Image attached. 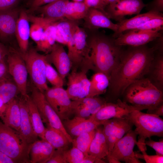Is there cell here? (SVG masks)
<instances>
[{"mask_svg": "<svg viewBox=\"0 0 163 163\" xmlns=\"http://www.w3.org/2000/svg\"><path fill=\"white\" fill-rule=\"evenodd\" d=\"M157 49L145 45L123 50L119 61L109 77L107 100L115 102L127 87L147 75Z\"/></svg>", "mask_w": 163, "mask_h": 163, "instance_id": "cell-1", "label": "cell"}, {"mask_svg": "<svg viewBox=\"0 0 163 163\" xmlns=\"http://www.w3.org/2000/svg\"><path fill=\"white\" fill-rule=\"evenodd\" d=\"M85 29L87 35L92 70L95 72H102L109 78L119 61L123 50L122 46L115 44V38L112 36L106 35L98 30Z\"/></svg>", "mask_w": 163, "mask_h": 163, "instance_id": "cell-2", "label": "cell"}, {"mask_svg": "<svg viewBox=\"0 0 163 163\" xmlns=\"http://www.w3.org/2000/svg\"><path fill=\"white\" fill-rule=\"evenodd\" d=\"M122 96L123 101L142 110L153 109L163 103V92L144 77L129 85Z\"/></svg>", "mask_w": 163, "mask_h": 163, "instance_id": "cell-3", "label": "cell"}, {"mask_svg": "<svg viewBox=\"0 0 163 163\" xmlns=\"http://www.w3.org/2000/svg\"><path fill=\"white\" fill-rule=\"evenodd\" d=\"M125 118L129 119L136 127L139 135L136 145L142 154L146 153V139L153 136H163V120L159 116L135 110Z\"/></svg>", "mask_w": 163, "mask_h": 163, "instance_id": "cell-4", "label": "cell"}, {"mask_svg": "<svg viewBox=\"0 0 163 163\" xmlns=\"http://www.w3.org/2000/svg\"><path fill=\"white\" fill-rule=\"evenodd\" d=\"M87 36L85 29L78 26L67 46V53L71 64V71H80L87 73L89 70L92 69Z\"/></svg>", "mask_w": 163, "mask_h": 163, "instance_id": "cell-5", "label": "cell"}, {"mask_svg": "<svg viewBox=\"0 0 163 163\" xmlns=\"http://www.w3.org/2000/svg\"><path fill=\"white\" fill-rule=\"evenodd\" d=\"M30 147L23 142L16 131L0 121V151L15 163H29Z\"/></svg>", "mask_w": 163, "mask_h": 163, "instance_id": "cell-6", "label": "cell"}, {"mask_svg": "<svg viewBox=\"0 0 163 163\" xmlns=\"http://www.w3.org/2000/svg\"><path fill=\"white\" fill-rule=\"evenodd\" d=\"M20 53L25 62L32 84L43 93L49 88L46 77V55L40 54L34 49Z\"/></svg>", "mask_w": 163, "mask_h": 163, "instance_id": "cell-7", "label": "cell"}, {"mask_svg": "<svg viewBox=\"0 0 163 163\" xmlns=\"http://www.w3.org/2000/svg\"><path fill=\"white\" fill-rule=\"evenodd\" d=\"M137 135L135 130L132 129L117 141L107 157L109 162L120 163L122 161L126 163H142L136 157L133 151L137 143Z\"/></svg>", "mask_w": 163, "mask_h": 163, "instance_id": "cell-8", "label": "cell"}, {"mask_svg": "<svg viewBox=\"0 0 163 163\" xmlns=\"http://www.w3.org/2000/svg\"><path fill=\"white\" fill-rule=\"evenodd\" d=\"M31 92L30 96L37 108L43 122L61 131L71 143L72 138L66 131L62 120L46 101L43 93L32 84Z\"/></svg>", "mask_w": 163, "mask_h": 163, "instance_id": "cell-9", "label": "cell"}, {"mask_svg": "<svg viewBox=\"0 0 163 163\" xmlns=\"http://www.w3.org/2000/svg\"><path fill=\"white\" fill-rule=\"evenodd\" d=\"M6 57L9 73L21 95L26 97L28 73L25 61L20 52L13 49L9 50Z\"/></svg>", "mask_w": 163, "mask_h": 163, "instance_id": "cell-10", "label": "cell"}, {"mask_svg": "<svg viewBox=\"0 0 163 163\" xmlns=\"http://www.w3.org/2000/svg\"><path fill=\"white\" fill-rule=\"evenodd\" d=\"M48 103L62 120L73 114L72 100L63 87L53 86L43 93Z\"/></svg>", "mask_w": 163, "mask_h": 163, "instance_id": "cell-11", "label": "cell"}, {"mask_svg": "<svg viewBox=\"0 0 163 163\" xmlns=\"http://www.w3.org/2000/svg\"><path fill=\"white\" fill-rule=\"evenodd\" d=\"M145 6L142 0H117L107 5L104 11L110 19L119 22L126 16L139 14Z\"/></svg>", "mask_w": 163, "mask_h": 163, "instance_id": "cell-12", "label": "cell"}, {"mask_svg": "<svg viewBox=\"0 0 163 163\" xmlns=\"http://www.w3.org/2000/svg\"><path fill=\"white\" fill-rule=\"evenodd\" d=\"M135 110H142L140 108L118 98L115 102L106 101L97 112L91 115L90 118L97 121L113 118H125Z\"/></svg>", "mask_w": 163, "mask_h": 163, "instance_id": "cell-13", "label": "cell"}, {"mask_svg": "<svg viewBox=\"0 0 163 163\" xmlns=\"http://www.w3.org/2000/svg\"><path fill=\"white\" fill-rule=\"evenodd\" d=\"M87 73L82 71H71L68 75L66 91L72 100L87 97L88 94L90 81Z\"/></svg>", "mask_w": 163, "mask_h": 163, "instance_id": "cell-14", "label": "cell"}, {"mask_svg": "<svg viewBox=\"0 0 163 163\" xmlns=\"http://www.w3.org/2000/svg\"><path fill=\"white\" fill-rule=\"evenodd\" d=\"M161 31H147L125 32L114 39L115 44L123 46H139L153 41L162 36Z\"/></svg>", "mask_w": 163, "mask_h": 163, "instance_id": "cell-15", "label": "cell"}, {"mask_svg": "<svg viewBox=\"0 0 163 163\" xmlns=\"http://www.w3.org/2000/svg\"><path fill=\"white\" fill-rule=\"evenodd\" d=\"M21 96L18 99L21 118L19 129L17 132L23 142L31 146L38 140V136L35 134L32 126L26 97Z\"/></svg>", "mask_w": 163, "mask_h": 163, "instance_id": "cell-16", "label": "cell"}, {"mask_svg": "<svg viewBox=\"0 0 163 163\" xmlns=\"http://www.w3.org/2000/svg\"><path fill=\"white\" fill-rule=\"evenodd\" d=\"M46 56L48 62L54 66L59 75L65 80L71 70V64L63 45L56 43Z\"/></svg>", "mask_w": 163, "mask_h": 163, "instance_id": "cell-17", "label": "cell"}, {"mask_svg": "<svg viewBox=\"0 0 163 163\" xmlns=\"http://www.w3.org/2000/svg\"><path fill=\"white\" fill-rule=\"evenodd\" d=\"M20 12L14 7L0 11V41H8L15 35Z\"/></svg>", "mask_w": 163, "mask_h": 163, "instance_id": "cell-18", "label": "cell"}, {"mask_svg": "<svg viewBox=\"0 0 163 163\" xmlns=\"http://www.w3.org/2000/svg\"><path fill=\"white\" fill-rule=\"evenodd\" d=\"M83 26L85 29L93 30L99 28L109 29L115 33L118 25L112 22L102 11L94 8H89L85 17L83 19Z\"/></svg>", "mask_w": 163, "mask_h": 163, "instance_id": "cell-19", "label": "cell"}, {"mask_svg": "<svg viewBox=\"0 0 163 163\" xmlns=\"http://www.w3.org/2000/svg\"><path fill=\"white\" fill-rule=\"evenodd\" d=\"M104 121H97L90 118L85 119L75 116L72 119L63 120L62 122L69 134L72 137H76L82 133L95 129L102 125Z\"/></svg>", "mask_w": 163, "mask_h": 163, "instance_id": "cell-20", "label": "cell"}, {"mask_svg": "<svg viewBox=\"0 0 163 163\" xmlns=\"http://www.w3.org/2000/svg\"><path fill=\"white\" fill-rule=\"evenodd\" d=\"M162 16V13L149 11L145 13L138 14L129 19H125L117 24L118 25L117 30L112 36L116 38L120 34L134 29L150 19Z\"/></svg>", "mask_w": 163, "mask_h": 163, "instance_id": "cell-21", "label": "cell"}, {"mask_svg": "<svg viewBox=\"0 0 163 163\" xmlns=\"http://www.w3.org/2000/svg\"><path fill=\"white\" fill-rule=\"evenodd\" d=\"M55 149L45 140H37L31 145L30 151L31 163H47Z\"/></svg>", "mask_w": 163, "mask_h": 163, "instance_id": "cell-22", "label": "cell"}, {"mask_svg": "<svg viewBox=\"0 0 163 163\" xmlns=\"http://www.w3.org/2000/svg\"><path fill=\"white\" fill-rule=\"evenodd\" d=\"M28 14L26 11H20L18 19L15 35L21 51L24 53L28 50L30 37V27Z\"/></svg>", "mask_w": 163, "mask_h": 163, "instance_id": "cell-23", "label": "cell"}, {"mask_svg": "<svg viewBox=\"0 0 163 163\" xmlns=\"http://www.w3.org/2000/svg\"><path fill=\"white\" fill-rule=\"evenodd\" d=\"M78 23V21L66 18L57 21L56 24V42L67 46L79 26Z\"/></svg>", "mask_w": 163, "mask_h": 163, "instance_id": "cell-24", "label": "cell"}, {"mask_svg": "<svg viewBox=\"0 0 163 163\" xmlns=\"http://www.w3.org/2000/svg\"><path fill=\"white\" fill-rule=\"evenodd\" d=\"M68 1L69 0H56L33 11L38 12L42 15L41 17L58 21L65 18L66 8Z\"/></svg>", "mask_w": 163, "mask_h": 163, "instance_id": "cell-25", "label": "cell"}, {"mask_svg": "<svg viewBox=\"0 0 163 163\" xmlns=\"http://www.w3.org/2000/svg\"><path fill=\"white\" fill-rule=\"evenodd\" d=\"M109 148L103 132L102 125L96 129L95 135L91 143L88 154L101 159L107 157L109 154Z\"/></svg>", "mask_w": 163, "mask_h": 163, "instance_id": "cell-26", "label": "cell"}, {"mask_svg": "<svg viewBox=\"0 0 163 163\" xmlns=\"http://www.w3.org/2000/svg\"><path fill=\"white\" fill-rule=\"evenodd\" d=\"M21 118L18 100L15 97L7 104L5 113L1 118L4 124L18 132L20 128Z\"/></svg>", "mask_w": 163, "mask_h": 163, "instance_id": "cell-27", "label": "cell"}, {"mask_svg": "<svg viewBox=\"0 0 163 163\" xmlns=\"http://www.w3.org/2000/svg\"><path fill=\"white\" fill-rule=\"evenodd\" d=\"M147 75L149 76L147 78L152 83L163 92V57L162 53L155 56Z\"/></svg>", "mask_w": 163, "mask_h": 163, "instance_id": "cell-28", "label": "cell"}, {"mask_svg": "<svg viewBox=\"0 0 163 163\" xmlns=\"http://www.w3.org/2000/svg\"><path fill=\"white\" fill-rule=\"evenodd\" d=\"M47 126L44 133L45 140L55 149L68 150L71 143L65 135L59 130Z\"/></svg>", "mask_w": 163, "mask_h": 163, "instance_id": "cell-29", "label": "cell"}, {"mask_svg": "<svg viewBox=\"0 0 163 163\" xmlns=\"http://www.w3.org/2000/svg\"><path fill=\"white\" fill-rule=\"evenodd\" d=\"M87 97H94L105 93L110 84L109 78L105 74L96 72L91 76Z\"/></svg>", "mask_w": 163, "mask_h": 163, "instance_id": "cell-30", "label": "cell"}, {"mask_svg": "<svg viewBox=\"0 0 163 163\" xmlns=\"http://www.w3.org/2000/svg\"><path fill=\"white\" fill-rule=\"evenodd\" d=\"M26 98L34 131L38 137L45 140L46 128L37 108L30 96L28 94Z\"/></svg>", "mask_w": 163, "mask_h": 163, "instance_id": "cell-31", "label": "cell"}, {"mask_svg": "<svg viewBox=\"0 0 163 163\" xmlns=\"http://www.w3.org/2000/svg\"><path fill=\"white\" fill-rule=\"evenodd\" d=\"M29 21L32 23L30 27V37L37 44L46 27L56 21L42 17L28 15Z\"/></svg>", "mask_w": 163, "mask_h": 163, "instance_id": "cell-32", "label": "cell"}, {"mask_svg": "<svg viewBox=\"0 0 163 163\" xmlns=\"http://www.w3.org/2000/svg\"><path fill=\"white\" fill-rule=\"evenodd\" d=\"M56 22L51 24L46 27L40 41L36 44L37 50L46 54L50 52L56 43Z\"/></svg>", "mask_w": 163, "mask_h": 163, "instance_id": "cell-33", "label": "cell"}, {"mask_svg": "<svg viewBox=\"0 0 163 163\" xmlns=\"http://www.w3.org/2000/svg\"><path fill=\"white\" fill-rule=\"evenodd\" d=\"M89 8L83 2L69 1L66 6L65 18L75 21L83 19L86 15Z\"/></svg>", "mask_w": 163, "mask_h": 163, "instance_id": "cell-34", "label": "cell"}, {"mask_svg": "<svg viewBox=\"0 0 163 163\" xmlns=\"http://www.w3.org/2000/svg\"><path fill=\"white\" fill-rule=\"evenodd\" d=\"M20 93L19 89L11 77L0 82V99L7 104Z\"/></svg>", "mask_w": 163, "mask_h": 163, "instance_id": "cell-35", "label": "cell"}, {"mask_svg": "<svg viewBox=\"0 0 163 163\" xmlns=\"http://www.w3.org/2000/svg\"><path fill=\"white\" fill-rule=\"evenodd\" d=\"M134 126L128 118H125L122 123L113 133L106 139L109 148V153L112 150L115 143L121 138Z\"/></svg>", "mask_w": 163, "mask_h": 163, "instance_id": "cell-36", "label": "cell"}, {"mask_svg": "<svg viewBox=\"0 0 163 163\" xmlns=\"http://www.w3.org/2000/svg\"><path fill=\"white\" fill-rule=\"evenodd\" d=\"M96 129L82 133L72 139L71 143L72 146L81 151L85 156L88 154L91 143L95 135Z\"/></svg>", "mask_w": 163, "mask_h": 163, "instance_id": "cell-37", "label": "cell"}, {"mask_svg": "<svg viewBox=\"0 0 163 163\" xmlns=\"http://www.w3.org/2000/svg\"><path fill=\"white\" fill-rule=\"evenodd\" d=\"M163 29V16H162L150 19L136 28L129 30L134 31H162Z\"/></svg>", "mask_w": 163, "mask_h": 163, "instance_id": "cell-38", "label": "cell"}, {"mask_svg": "<svg viewBox=\"0 0 163 163\" xmlns=\"http://www.w3.org/2000/svg\"><path fill=\"white\" fill-rule=\"evenodd\" d=\"M46 77L47 81L53 86L63 87L64 80L48 61L46 63Z\"/></svg>", "mask_w": 163, "mask_h": 163, "instance_id": "cell-39", "label": "cell"}, {"mask_svg": "<svg viewBox=\"0 0 163 163\" xmlns=\"http://www.w3.org/2000/svg\"><path fill=\"white\" fill-rule=\"evenodd\" d=\"M72 109L73 114L76 117L88 119L92 115L90 110L80 99L72 101Z\"/></svg>", "mask_w": 163, "mask_h": 163, "instance_id": "cell-40", "label": "cell"}, {"mask_svg": "<svg viewBox=\"0 0 163 163\" xmlns=\"http://www.w3.org/2000/svg\"><path fill=\"white\" fill-rule=\"evenodd\" d=\"M65 154L67 163H82L85 156L81 151L73 146L66 150Z\"/></svg>", "mask_w": 163, "mask_h": 163, "instance_id": "cell-41", "label": "cell"}, {"mask_svg": "<svg viewBox=\"0 0 163 163\" xmlns=\"http://www.w3.org/2000/svg\"><path fill=\"white\" fill-rule=\"evenodd\" d=\"M136 157L138 159H142L146 163H163V155L156 154L154 155H149L147 153L141 154L135 152Z\"/></svg>", "mask_w": 163, "mask_h": 163, "instance_id": "cell-42", "label": "cell"}, {"mask_svg": "<svg viewBox=\"0 0 163 163\" xmlns=\"http://www.w3.org/2000/svg\"><path fill=\"white\" fill-rule=\"evenodd\" d=\"M66 151L55 149L51 158L47 163H67L65 154Z\"/></svg>", "mask_w": 163, "mask_h": 163, "instance_id": "cell-43", "label": "cell"}, {"mask_svg": "<svg viewBox=\"0 0 163 163\" xmlns=\"http://www.w3.org/2000/svg\"><path fill=\"white\" fill-rule=\"evenodd\" d=\"M145 144L153 148L156 152V154L163 155V140L156 142L151 139L145 141Z\"/></svg>", "mask_w": 163, "mask_h": 163, "instance_id": "cell-44", "label": "cell"}, {"mask_svg": "<svg viewBox=\"0 0 163 163\" xmlns=\"http://www.w3.org/2000/svg\"><path fill=\"white\" fill-rule=\"evenodd\" d=\"M146 9L149 11H153L162 13L163 11V0H153L146 4Z\"/></svg>", "mask_w": 163, "mask_h": 163, "instance_id": "cell-45", "label": "cell"}, {"mask_svg": "<svg viewBox=\"0 0 163 163\" xmlns=\"http://www.w3.org/2000/svg\"><path fill=\"white\" fill-rule=\"evenodd\" d=\"M11 77L5 58L0 61V82Z\"/></svg>", "mask_w": 163, "mask_h": 163, "instance_id": "cell-46", "label": "cell"}, {"mask_svg": "<svg viewBox=\"0 0 163 163\" xmlns=\"http://www.w3.org/2000/svg\"><path fill=\"white\" fill-rule=\"evenodd\" d=\"M19 0H0V11L14 8Z\"/></svg>", "mask_w": 163, "mask_h": 163, "instance_id": "cell-47", "label": "cell"}, {"mask_svg": "<svg viewBox=\"0 0 163 163\" xmlns=\"http://www.w3.org/2000/svg\"><path fill=\"white\" fill-rule=\"evenodd\" d=\"M84 2L88 8H94L98 9L104 13L101 0H83Z\"/></svg>", "mask_w": 163, "mask_h": 163, "instance_id": "cell-48", "label": "cell"}, {"mask_svg": "<svg viewBox=\"0 0 163 163\" xmlns=\"http://www.w3.org/2000/svg\"><path fill=\"white\" fill-rule=\"evenodd\" d=\"M56 0H31L30 4V9L33 11L36 8L52 2Z\"/></svg>", "mask_w": 163, "mask_h": 163, "instance_id": "cell-49", "label": "cell"}, {"mask_svg": "<svg viewBox=\"0 0 163 163\" xmlns=\"http://www.w3.org/2000/svg\"><path fill=\"white\" fill-rule=\"evenodd\" d=\"M103 163L105 162L102 159L97 158L91 155L88 154L85 155L82 163Z\"/></svg>", "mask_w": 163, "mask_h": 163, "instance_id": "cell-50", "label": "cell"}, {"mask_svg": "<svg viewBox=\"0 0 163 163\" xmlns=\"http://www.w3.org/2000/svg\"><path fill=\"white\" fill-rule=\"evenodd\" d=\"M147 113L156 115L158 116H163V103L155 107L147 110Z\"/></svg>", "mask_w": 163, "mask_h": 163, "instance_id": "cell-51", "label": "cell"}, {"mask_svg": "<svg viewBox=\"0 0 163 163\" xmlns=\"http://www.w3.org/2000/svg\"><path fill=\"white\" fill-rule=\"evenodd\" d=\"M9 50L1 42H0V61L7 56Z\"/></svg>", "mask_w": 163, "mask_h": 163, "instance_id": "cell-52", "label": "cell"}, {"mask_svg": "<svg viewBox=\"0 0 163 163\" xmlns=\"http://www.w3.org/2000/svg\"><path fill=\"white\" fill-rule=\"evenodd\" d=\"M0 163H15L14 161L0 151Z\"/></svg>", "mask_w": 163, "mask_h": 163, "instance_id": "cell-53", "label": "cell"}, {"mask_svg": "<svg viewBox=\"0 0 163 163\" xmlns=\"http://www.w3.org/2000/svg\"><path fill=\"white\" fill-rule=\"evenodd\" d=\"M7 104L5 103L0 99V117L1 118L4 115L6 110Z\"/></svg>", "mask_w": 163, "mask_h": 163, "instance_id": "cell-54", "label": "cell"}, {"mask_svg": "<svg viewBox=\"0 0 163 163\" xmlns=\"http://www.w3.org/2000/svg\"><path fill=\"white\" fill-rule=\"evenodd\" d=\"M117 0H101L102 5L104 10V11L105 8L108 5Z\"/></svg>", "mask_w": 163, "mask_h": 163, "instance_id": "cell-55", "label": "cell"}, {"mask_svg": "<svg viewBox=\"0 0 163 163\" xmlns=\"http://www.w3.org/2000/svg\"><path fill=\"white\" fill-rule=\"evenodd\" d=\"M74 2H83V0H72Z\"/></svg>", "mask_w": 163, "mask_h": 163, "instance_id": "cell-56", "label": "cell"}]
</instances>
